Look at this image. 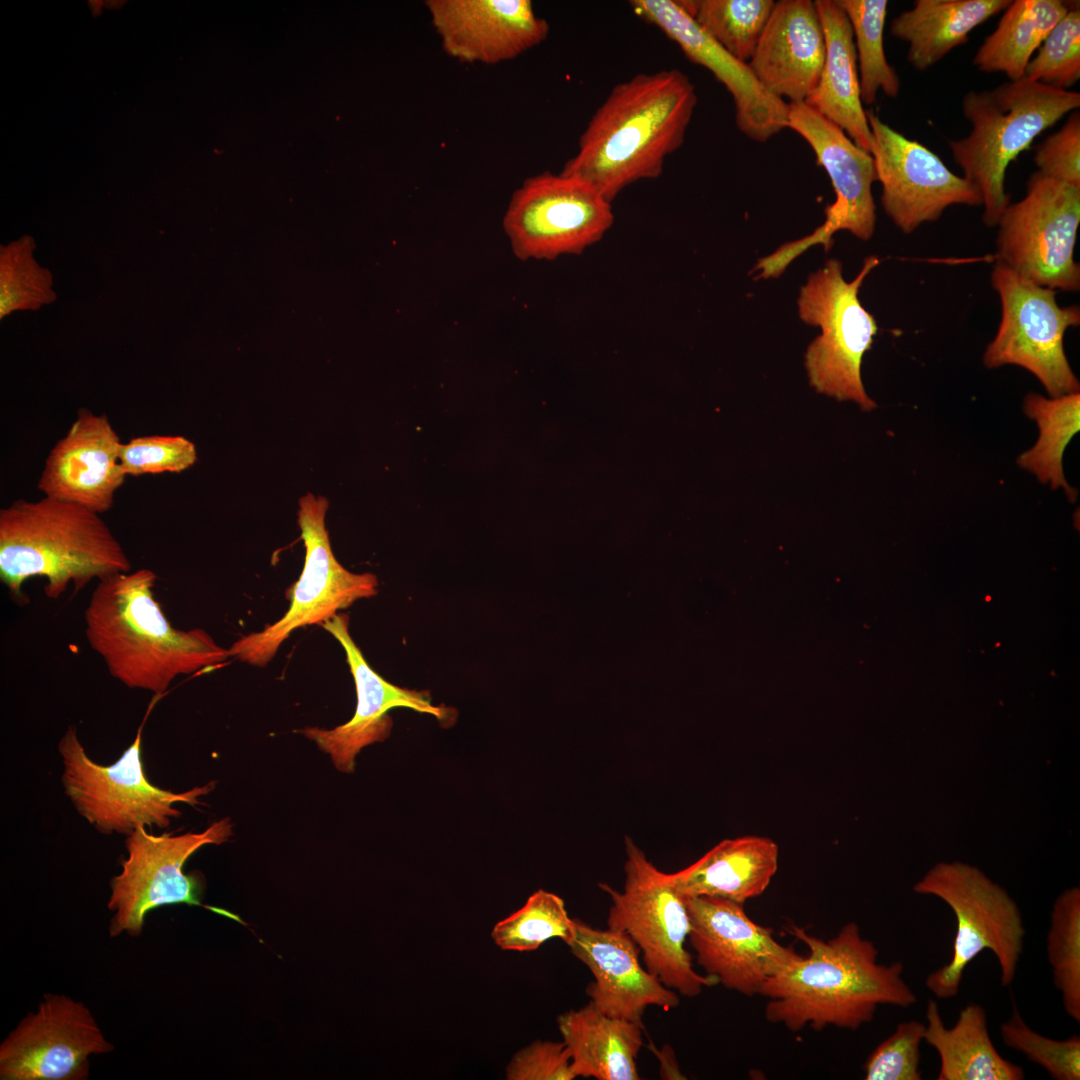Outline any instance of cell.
<instances>
[{"mask_svg":"<svg viewBox=\"0 0 1080 1080\" xmlns=\"http://www.w3.org/2000/svg\"><path fill=\"white\" fill-rule=\"evenodd\" d=\"M879 262L877 256H868L855 279L847 282L841 262L830 259L809 276L798 298L800 318L821 329L805 354L811 386L838 400L854 401L865 411L874 409L876 403L863 386L861 363L878 327L858 293Z\"/></svg>","mask_w":1080,"mask_h":1080,"instance_id":"cell-7","label":"cell"},{"mask_svg":"<svg viewBox=\"0 0 1080 1080\" xmlns=\"http://www.w3.org/2000/svg\"><path fill=\"white\" fill-rule=\"evenodd\" d=\"M122 442L105 414L81 408L66 434L50 450L37 488L44 496L109 511L126 474L119 463Z\"/></svg>","mask_w":1080,"mask_h":1080,"instance_id":"cell-22","label":"cell"},{"mask_svg":"<svg viewBox=\"0 0 1080 1080\" xmlns=\"http://www.w3.org/2000/svg\"><path fill=\"white\" fill-rule=\"evenodd\" d=\"M925 1024L908 1020L882 1041L864 1064L866 1080H921L920 1045L924 1041Z\"/></svg>","mask_w":1080,"mask_h":1080,"instance_id":"cell-40","label":"cell"},{"mask_svg":"<svg viewBox=\"0 0 1080 1080\" xmlns=\"http://www.w3.org/2000/svg\"><path fill=\"white\" fill-rule=\"evenodd\" d=\"M866 115L876 181L882 186L881 204L903 233L937 221L950 206H982L977 189L950 171L933 151L884 123L872 110Z\"/></svg>","mask_w":1080,"mask_h":1080,"instance_id":"cell-16","label":"cell"},{"mask_svg":"<svg viewBox=\"0 0 1080 1080\" xmlns=\"http://www.w3.org/2000/svg\"><path fill=\"white\" fill-rule=\"evenodd\" d=\"M197 461L194 443L183 436H139L122 443L119 463L126 476L180 473Z\"/></svg>","mask_w":1080,"mask_h":1080,"instance_id":"cell-39","label":"cell"},{"mask_svg":"<svg viewBox=\"0 0 1080 1080\" xmlns=\"http://www.w3.org/2000/svg\"><path fill=\"white\" fill-rule=\"evenodd\" d=\"M924 1041L940 1059L937 1080H1023L1021 1066L1003 1058L989 1034L985 1009L970 1002L947 1028L935 1000L926 1007Z\"/></svg>","mask_w":1080,"mask_h":1080,"instance_id":"cell-28","label":"cell"},{"mask_svg":"<svg viewBox=\"0 0 1080 1080\" xmlns=\"http://www.w3.org/2000/svg\"><path fill=\"white\" fill-rule=\"evenodd\" d=\"M787 128L799 134L812 148L817 165L829 176L836 199L825 209V221L804 238L780 246L760 259L758 277H779L805 250L822 244L829 250L832 235L846 230L861 240H869L875 230L876 206L871 187L876 181L874 160L857 146L836 124L804 101L788 102Z\"/></svg>","mask_w":1080,"mask_h":1080,"instance_id":"cell-13","label":"cell"},{"mask_svg":"<svg viewBox=\"0 0 1080 1080\" xmlns=\"http://www.w3.org/2000/svg\"><path fill=\"white\" fill-rule=\"evenodd\" d=\"M571 1056L564 1042L537 1040L517 1051L506 1068L508 1080H573Z\"/></svg>","mask_w":1080,"mask_h":1080,"instance_id":"cell-42","label":"cell"},{"mask_svg":"<svg viewBox=\"0 0 1080 1080\" xmlns=\"http://www.w3.org/2000/svg\"><path fill=\"white\" fill-rule=\"evenodd\" d=\"M425 5L445 52L464 62L513 59L549 33L530 0H427Z\"/></svg>","mask_w":1080,"mask_h":1080,"instance_id":"cell-21","label":"cell"},{"mask_svg":"<svg viewBox=\"0 0 1080 1080\" xmlns=\"http://www.w3.org/2000/svg\"><path fill=\"white\" fill-rule=\"evenodd\" d=\"M1000 297L1001 321L988 344L987 368L1017 365L1032 373L1050 397L1079 392L1064 351V334L1080 324L1078 305L1061 307L1056 290L1040 286L997 263L991 274Z\"/></svg>","mask_w":1080,"mask_h":1080,"instance_id":"cell-12","label":"cell"},{"mask_svg":"<svg viewBox=\"0 0 1080 1080\" xmlns=\"http://www.w3.org/2000/svg\"><path fill=\"white\" fill-rule=\"evenodd\" d=\"M697 102L695 86L678 69L640 73L615 85L562 173L612 202L630 184L663 172L666 157L684 142Z\"/></svg>","mask_w":1080,"mask_h":1080,"instance_id":"cell-2","label":"cell"},{"mask_svg":"<svg viewBox=\"0 0 1080 1080\" xmlns=\"http://www.w3.org/2000/svg\"><path fill=\"white\" fill-rule=\"evenodd\" d=\"M1037 171L1049 178L1080 187V113L1073 111L1062 127L1034 151Z\"/></svg>","mask_w":1080,"mask_h":1080,"instance_id":"cell-41","label":"cell"},{"mask_svg":"<svg viewBox=\"0 0 1080 1080\" xmlns=\"http://www.w3.org/2000/svg\"><path fill=\"white\" fill-rule=\"evenodd\" d=\"M613 221L611 202L588 182L543 172L514 192L503 227L519 259L553 260L599 242Z\"/></svg>","mask_w":1080,"mask_h":1080,"instance_id":"cell-14","label":"cell"},{"mask_svg":"<svg viewBox=\"0 0 1080 1080\" xmlns=\"http://www.w3.org/2000/svg\"><path fill=\"white\" fill-rule=\"evenodd\" d=\"M88 1008L63 995L46 994L0 1046L2 1080H83L88 1057L108 1053Z\"/></svg>","mask_w":1080,"mask_h":1080,"instance_id":"cell-18","label":"cell"},{"mask_svg":"<svg viewBox=\"0 0 1080 1080\" xmlns=\"http://www.w3.org/2000/svg\"><path fill=\"white\" fill-rule=\"evenodd\" d=\"M1006 1046L1041 1066L1055 1080L1080 1079V1036L1056 1040L1033 1030L1023 1019L1015 1003L1007 1020L1000 1025Z\"/></svg>","mask_w":1080,"mask_h":1080,"instance_id":"cell-37","label":"cell"},{"mask_svg":"<svg viewBox=\"0 0 1080 1080\" xmlns=\"http://www.w3.org/2000/svg\"><path fill=\"white\" fill-rule=\"evenodd\" d=\"M1080 107L1078 92L1054 88L1026 77L993 89L971 90L961 101L971 130L950 140L953 159L979 192L988 227L1010 203L1005 190L1007 167L1038 135Z\"/></svg>","mask_w":1080,"mask_h":1080,"instance_id":"cell-5","label":"cell"},{"mask_svg":"<svg viewBox=\"0 0 1080 1080\" xmlns=\"http://www.w3.org/2000/svg\"><path fill=\"white\" fill-rule=\"evenodd\" d=\"M689 942L699 966L725 988L751 997L770 977L801 958L753 922L743 904L710 896L684 897Z\"/></svg>","mask_w":1080,"mask_h":1080,"instance_id":"cell-17","label":"cell"},{"mask_svg":"<svg viewBox=\"0 0 1080 1080\" xmlns=\"http://www.w3.org/2000/svg\"><path fill=\"white\" fill-rule=\"evenodd\" d=\"M778 846L769 838L725 839L688 867L669 873L683 896H710L744 904L761 895L778 869Z\"/></svg>","mask_w":1080,"mask_h":1080,"instance_id":"cell-26","label":"cell"},{"mask_svg":"<svg viewBox=\"0 0 1080 1080\" xmlns=\"http://www.w3.org/2000/svg\"><path fill=\"white\" fill-rule=\"evenodd\" d=\"M853 32L862 103L873 104L881 90L896 98L900 79L884 50L886 0H836Z\"/></svg>","mask_w":1080,"mask_h":1080,"instance_id":"cell-32","label":"cell"},{"mask_svg":"<svg viewBox=\"0 0 1080 1080\" xmlns=\"http://www.w3.org/2000/svg\"><path fill=\"white\" fill-rule=\"evenodd\" d=\"M36 248L31 236L0 247V318L17 310H38L53 303L51 272L34 258Z\"/></svg>","mask_w":1080,"mask_h":1080,"instance_id":"cell-36","label":"cell"},{"mask_svg":"<svg viewBox=\"0 0 1080 1080\" xmlns=\"http://www.w3.org/2000/svg\"><path fill=\"white\" fill-rule=\"evenodd\" d=\"M569 948L593 975L586 992L601 1012L644 1027L642 1016L648 1006L669 1011L679 1005L677 993L642 967L641 951L625 932L596 929L576 919Z\"/></svg>","mask_w":1080,"mask_h":1080,"instance_id":"cell-23","label":"cell"},{"mask_svg":"<svg viewBox=\"0 0 1080 1080\" xmlns=\"http://www.w3.org/2000/svg\"><path fill=\"white\" fill-rule=\"evenodd\" d=\"M1069 9L1061 0L1010 1L996 29L978 48L973 65L981 72L1004 73L1010 81L1023 78L1034 52Z\"/></svg>","mask_w":1080,"mask_h":1080,"instance_id":"cell-30","label":"cell"},{"mask_svg":"<svg viewBox=\"0 0 1080 1080\" xmlns=\"http://www.w3.org/2000/svg\"><path fill=\"white\" fill-rule=\"evenodd\" d=\"M328 505L325 497L312 493L300 498L298 525L305 562L291 588L290 606L278 621L236 640L228 649L230 657L263 667L294 630L322 625L357 600L377 594L379 583L374 574L350 572L334 556L325 524Z\"/></svg>","mask_w":1080,"mask_h":1080,"instance_id":"cell-11","label":"cell"},{"mask_svg":"<svg viewBox=\"0 0 1080 1080\" xmlns=\"http://www.w3.org/2000/svg\"><path fill=\"white\" fill-rule=\"evenodd\" d=\"M914 891L939 898L956 919L950 960L925 980L936 998L956 997L966 967L984 950L997 959L1001 985L1013 983L1026 931L1018 905L1004 888L979 868L953 861L931 867L914 885Z\"/></svg>","mask_w":1080,"mask_h":1080,"instance_id":"cell-6","label":"cell"},{"mask_svg":"<svg viewBox=\"0 0 1080 1080\" xmlns=\"http://www.w3.org/2000/svg\"><path fill=\"white\" fill-rule=\"evenodd\" d=\"M1080 224V187L1033 172L1026 194L1009 203L997 227L996 262L1053 290L1080 288L1074 259Z\"/></svg>","mask_w":1080,"mask_h":1080,"instance_id":"cell-10","label":"cell"},{"mask_svg":"<svg viewBox=\"0 0 1080 1080\" xmlns=\"http://www.w3.org/2000/svg\"><path fill=\"white\" fill-rule=\"evenodd\" d=\"M1011 0H916L891 23L893 37L908 43L907 61L926 71L954 48L966 44L969 33L1003 11Z\"/></svg>","mask_w":1080,"mask_h":1080,"instance_id":"cell-29","label":"cell"},{"mask_svg":"<svg viewBox=\"0 0 1080 1080\" xmlns=\"http://www.w3.org/2000/svg\"><path fill=\"white\" fill-rule=\"evenodd\" d=\"M814 2L824 31L826 52L819 81L804 102L871 154L873 138L860 95L850 22L836 0Z\"/></svg>","mask_w":1080,"mask_h":1080,"instance_id":"cell-25","label":"cell"},{"mask_svg":"<svg viewBox=\"0 0 1080 1080\" xmlns=\"http://www.w3.org/2000/svg\"><path fill=\"white\" fill-rule=\"evenodd\" d=\"M1053 982L1065 1012L1080 1022V890L1071 887L1054 901L1046 937Z\"/></svg>","mask_w":1080,"mask_h":1080,"instance_id":"cell-34","label":"cell"},{"mask_svg":"<svg viewBox=\"0 0 1080 1080\" xmlns=\"http://www.w3.org/2000/svg\"><path fill=\"white\" fill-rule=\"evenodd\" d=\"M576 935V919L569 917L564 900L539 889L525 904L497 922L491 932L494 943L507 951H534L552 938L570 945Z\"/></svg>","mask_w":1080,"mask_h":1080,"instance_id":"cell-35","label":"cell"},{"mask_svg":"<svg viewBox=\"0 0 1080 1080\" xmlns=\"http://www.w3.org/2000/svg\"><path fill=\"white\" fill-rule=\"evenodd\" d=\"M826 52L814 1L775 2L748 64L759 82L789 102L805 101L815 89Z\"/></svg>","mask_w":1080,"mask_h":1080,"instance_id":"cell-24","label":"cell"},{"mask_svg":"<svg viewBox=\"0 0 1080 1080\" xmlns=\"http://www.w3.org/2000/svg\"><path fill=\"white\" fill-rule=\"evenodd\" d=\"M1024 77L1069 90L1080 79V11L1073 7L1046 36Z\"/></svg>","mask_w":1080,"mask_h":1080,"instance_id":"cell-38","label":"cell"},{"mask_svg":"<svg viewBox=\"0 0 1080 1080\" xmlns=\"http://www.w3.org/2000/svg\"><path fill=\"white\" fill-rule=\"evenodd\" d=\"M58 749L63 760L62 783L76 810L99 831L130 834L140 826L165 828L180 812L183 802L197 805L214 789V782L182 793L161 789L149 782L142 761L141 729L133 743L110 766L92 761L75 728L69 727Z\"/></svg>","mask_w":1080,"mask_h":1080,"instance_id":"cell-9","label":"cell"},{"mask_svg":"<svg viewBox=\"0 0 1080 1080\" xmlns=\"http://www.w3.org/2000/svg\"><path fill=\"white\" fill-rule=\"evenodd\" d=\"M156 580L142 568L97 581L84 621L89 646L115 679L160 695L177 676L213 668L230 655L205 630L172 626L154 596Z\"/></svg>","mask_w":1080,"mask_h":1080,"instance_id":"cell-3","label":"cell"},{"mask_svg":"<svg viewBox=\"0 0 1080 1080\" xmlns=\"http://www.w3.org/2000/svg\"><path fill=\"white\" fill-rule=\"evenodd\" d=\"M699 28L732 56L748 63L772 12L773 0H682Z\"/></svg>","mask_w":1080,"mask_h":1080,"instance_id":"cell-33","label":"cell"},{"mask_svg":"<svg viewBox=\"0 0 1080 1080\" xmlns=\"http://www.w3.org/2000/svg\"><path fill=\"white\" fill-rule=\"evenodd\" d=\"M633 12L658 27L686 57L707 68L731 94L737 128L751 140L766 142L787 128L788 102L769 92L750 66L712 40L675 0H632Z\"/></svg>","mask_w":1080,"mask_h":1080,"instance_id":"cell-20","label":"cell"},{"mask_svg":"<svg viewBox=\"0 0 1080 1080\" xmlns=\"http://www.w3.org/2000/svg\"><path fill=\"white\" fill-rule=\"evenodd\" d=\"M558 1029L576 1077L597 1080H639L636 1065L644 1027L611 1017L591 1002L557 1018Z\"/></svg>","mask_w":1080,"mask_h":1080,"instance_id":"cell-27","label":"cell"},{"mask_svg":"<svg viewBox=\"0 0 1080 1080\" xmlns=\"http://www.w3.org/2000/svg\"><path fill=\"white\" fill-rule=\"evenodd\" d=\"M788 932L809 949L763 984L759 995L769 999L765 1017L793 1032L806 1026L857 1030L871 1022L880 1005L908 1008L917 996L903 978L901 962H878V949L863 937L855 922L822 940L803 928Z\"/></svg>","mask_w":1080,"mask_h":1080,"instance_id":"cell-1","label":"cell"},{"mask_svg":"<svg viewBox=\"0 0 1080 1080\" xmlns=\"http://www.w3.org/2000/svg\"><path fill=\"white\" fill-rule=\"evenodd\" d=\"M232 835L229 818L212 823L201 833L155 836L137 827L126 838L127 859L122 871L111 881L108 908L115 911L110 925L112 937L127 932H142L146 914L160 906L186 903L201 904L203 881L197 874H186L183 866L199 848L222 844Z\"/></svg>","mask_w":1080,"mask_h":1080,"instance_id":"cell-15","label":"cell"},{"mask_svg":"<svg viewBox=\"0 0 1080 1080\" xmlns=\"http://www.w3.org/2000/svg\"><path fill=\"white\" fill-rule=\"evenodd\" d=\"M625 883L618 891L606 883L599 887L610 895L608 928L625 932L639 947L647 970L668 988L693 998L717 980L698 974L685 949L690 920L684 897L669 873L660 871L645 853L626 837Z\"/></svg>","mask_w":1080,"mask_h":1080,"instance_id":"cell-8","label":"cell"},{"mask_svg":"<svg viewBox=\"0 0 1080 1080\" xmlns=\"http://www.w3.org/2000/svg\"><path fill=\"white\" fill-rule=\"evenodd\" d=\"M130 570L120 542L92 510L47 496L0 510V579L19 605L27 602L22 586L33 577L46 579L44 594L55 600L69 586L75 594L92 580Z\"/></svg>","mask_w":1080,"mask_h":1080,"instance_id":"cell-4","label":"cell"},{"mask_svg":"<svg viewBox=\"0 0 1080 1080\" xmlns=\"http://www.w3.org/2000/svg\"><path fill=\"white\" fill-rule=\"evenodd\" d=\"M1023 409L1036 422L1039 436L1030 449L1019 455L1017 464L1053 489L1062 488L1074 501L1077 490L1065 478L1063 454L1080 429V393L1047 398L1031 392L1024 399Z\"/></svg>","mask_w":1080,"mask_h":1080,"instance_id":"cell-31","label":"cell"},{"mask_svg":"<svg viewBox=\"0 0 1080 1080\" xmlns=\"http://www.w3.org/2000/svg\"><path fill=\"white\" fill-rule=\"evenodd\" d=\"M349 622L347 614L338 613L321 626L334 636L345 650L357 695L355 713L348 722L333 729L305 727L299 730L327 753L336 769L344 773L354 771L355 758L362 748L383 742L390 736L393 727V720L389 715L391 709L409 708L432 715L446 724L454 716L453 709L434 705L427 692L399 687L374 671L353 641Z\"/></svg>","mask_w":1080,"mask_h":1080,"instance_id":"cell-19","label":"cell"}]
</instances>
